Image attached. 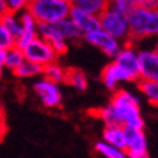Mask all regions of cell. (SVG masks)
I'll return each instance as SVG.
<instances>
[{"instance_id":"cell-26","label":"cell","mask_w":158,"mask_h":158,"mask_svg":"<svg viewBox=\"0 0 158 158\" xmlns=\"http://www.w3.org/2000/svg\"><path fill=\"white\" fill-rule=\"evenodd\" d=\"M97 117L104 123V125L118 124L117 123V115H115V113H114V110H113V107H111L110 103L97 110Z\"/></svg>"},{"instance_id":"cell-27","label":"cell","mask_w":158,"mask_h":158,"mask_svg":"<svg viewBox=\"0 0 158 158\" xmlns=\"http://www.w3.org/2000/svg\"><path fill=\"white\" fill-rule=\"evenodd\" d=\"M110 7H114L128 15V11L134 7V4H132L131 0H110Z\"/></svg>"},{"instance_id":"cell-3","label":"cell","mask_w":158,"mask_h":158,"mask_svg":"<svg viewBox=\"0 0 158 158\" xmlns=\"http://www.w3.org/2000/svg\"><path fill=\"white\" fill-rule=\"evenodd\" d=\"M27 10L40 24H54L70 17L71 0H31Z\"/></svg>"},{"instance_id":"cell-10","label":"cell","mask_w":158,"mask_h":158,"mask_svg":"<svg viewBox=\"0 0 158 158\" xmlns=\"http://www.w3.org/2000/svg\"><path fill=\"white\" fill-rule=\"evenodd\" d=\"M158 81V53L154 47L140 48V81Z\"/></svg>"},{"instance_id":"cell-16","label":"cell","mask_w":158,"mask_h":158,"mask_svg":"<svg viewBox=\"0 0 158 158\" xmlns=\"http://www.w3.org/2000/svg\"><path fill=\"white\" fill-rule=\"evenodd\" d=\"M43 71H44V67L39 66V64H36V63L26 59L13 71V74H15V77L19 78V80H27V78L41 77V76H43Z\"/></svg>"},{"instance_id":"cell-2","label":"cell","mask_w":158,"mask_h":158,"mask_svg":"<svg viewBox=\"0 0 158 158\" xmlns=\"http://www.w3.org/2000/svg\"><path fill=\"white\" fill-rule=\"evenodd\" d=\"M128 22L132 43L158 39V7L135 6L128 11Z\"/></svg>"},{"instance_id":"cell-15","label":"cell","mask_w":158,"mask_h":158,"mask_svg":"<svg viewBox=\"0 0 158 158\" xmlns=\"http://www.w3.org/2000/svg\"><path fill=\"white\" fill-rule=\"evenodd\" d=\"M101 140L113 144V145H115V147H118V148L125 150V141H127L125 127L121 124L104 125L103 134H101Z\"/></svg>"},{"instance_id":"cell-28","label":"cell","mask_w":158,"mask_h":158,"mask_svg":"<svg viewBox=\"0 0 158 158\" xmlns=\"http://www.w3.org/2000/svg\"><path fill=\"white\" fill-rule=\"evenodd\" d=\"M134 7L135 6H145V7H158V0H131Z\"/></svg>"},{"instance_id":"cell-21","label":"cell","mask_w":158,"mask_h":158,"mask_svg":"<svg viewBox=\"0 0 158 158\" xmlns=\"http://www.w3.org/2000/svg\"><path fill=\"white\" fill-rule=\"evenodd\" d=\"M138 90L151 106L158 107V81H138Z\"/></svg>"},{"instance_id":"cell-19","label":"cell","mask_w":158,"mask_h":158,"mask_svg":"<svg viewBox=\"0 0 158 158\" xmlns=\"http://www.w3.org/2000/svg\"><path fill=\"white\" fill-rule=\"evenodd\" d=\"M56 24H57L59 30L61 31L63 36L66 37V40L69 41V43H76V41L83 40V33H81L80 29L74 24V22L70 17L64 19L61 22L56 23Z\"/></svg>"},{"instance_id":"cell-13","label":"cell","mask_w":158,"mask_h":158,"mask_svg":"<svg viewBox=\"0 0 158 158\" xmlns=\"http://www.w3.org/2000/svg\"><path fill=\"white\" fill-rule=\"evenodd\" d=\"M70 19L74 22V24L80 29V31L83 33V36L87 33H91L94 30L101 29V23H100V16L88 13L81 9L73 7L70 13Z\"/></svg>"},{"instance_id":"cell-17","label":"cell","mask_w":158,"mask_h":158,"mask_svg":"<svg viewBox=\"0 0 158 158\" xmlns=\"http://www.w3.org/2000/svg\"><path fill=\"white\" fill-rule=\"evenodd\" d=\"M71 3L73 7L81 9L97 16L101 15L107 7H110V0H71Z\"/></svg>"},{"instance_id":"cell-23","label":"cell","mask_w":158,"mask_h":158,"mask_svg":"<svg viewBox=\"0 0 158 158\" xmlns=\"http://www.w3.org/2000/svg\"><path fill=\"white\" fill-rule=\"evenodd\" d=\"M0 24H3V26L7 27L17 39L20 37V34H22V17H20V13L9 11V13L2 15V22H0Z\"/></svg>"},{"instance_id":"cell-22","label":"cell","mask_w":158,"mask_h":158,"mask_svg":"<svg viewBox=\"0 0 158 158\" xmlns=\"http://www.w3.org/2000/svg\"><path fill=\"white\" fill-rule=\"evenodd\" d=\"M66 83L73 88H76L77 91H85L88 87L87 76L78 69H69Z\"/></svg>"},{"instance_id":"cell-20","label":"cell","mask_w":158,"mask_h":158,"mask_svg":"<svg viewBox=\"0 0 158 158\" xmlns=\"http://www.w3.org/2000/svg\"><path fill=\"white\" fill-rule=\"evenodd\" d=\"M67 74H69V69L61 66L59 61L48 64L47 67H44V71H43L44 77H47L48 80H52V81H56V83H59V84L66 83Z\"/></svg>"},{"instance_id":"cell-12","label":"cell","mask_w":158,"mask_h":158,"mask_svg":"<svg viewBox=\"0 0 158 158\" xmlns=\"http://www.w3.org/2000/svg\"><path fill=\"white\" fill-rule=\"evenodd\" d=\"M20 17H22V34L17 39V46L20 48H24L26 44H29L36 37H39L40 23L37 22L36 17L29 10L22 11Z\"/></svg>"},{"instance_id":"cell-14","label":"cell","mask_w":158,"mask_h":158,"mask_svg":"<svg viewBox=\"0 0 158 158\" xmlns=\"http://www.w3.org/2000/svg\"><path fill=\"white\" fill-rule=\"evenodd\" d=\"M24 60H26L24 52L19 46H15V47H11V48H0V66L3 67V69L10 70L11 73Z\"/></svg>"},{"instance_id":"cell-1","label":"cell","mask_w":158,"mask_h":158,"mask_svg":"<svg viewBox=\"0 0 158 158\" xmlns=\"http://www.w3.org/2000/svg\"><path fill=\"white\" fill-rule=\"evenodd\" d=\"M110 104L117 115V123L130 128H144V118L140 108V98L127 88H118L113 93Z\"/></svg>"},{"instance_id":"cell-6","label":"cell","mask_w":158,"mask_h":158,"mask_svg":"<svg viewBox=\"0 0 158 158\" xmlns=\"http://www.w3.org/2000/svg\"><path fill=\"white\" fill-rule=\"evenodd\" d=\"M33 93L41 106L50 108V110L59 108L63 103V93L60 84L56 81L48 80L44 76L39 77L33 83Z\"/></svg>"},{"instance_id":"cell-8","label":"cell","mask_w":158,"mask_h":158,"mask_svg":"<svg viewBox=\"0 0 158 158\" xmlns=\"http://www.w3.org/2000/svg\"><path fill=\"white\" fill-rule=\"evenodd\" d=\"M83 41H85L87 44L93 46V47L98 48L100 52L104 56H107L110 60H114L118 56V53L121 52V48L124 47L123 41H120L118 39L113 37L111 34H108L107 31H104L103 29L94 30L91 33H87L83 36Z\"/></svg>"},{"instance_id":"cell-5","label":"cell","mask_w":158,"mask_h":158,"mask_svg":"<svg viewBox=\"0 0 158 158\" xmlns=\"http://www.w3.org/2000/svg\"><path fill=\"white\" fill-rule=\"evenodd\" d=\"M100 77H101L103 84L110 91H115L118 88H121L120 85L123 84H131V83L140 81V74L124 67L115 60H111L108 64L104 66Z\"/></svg>"},{"instance_id":"cell-25","label":"cell","mask_w":158,"mask_h":158,"mask_svg":"<svg viewBox=\"0 0 158 158\" xmlns=\"http://www.w3.org/2000/svg\"><path fill=\"white\" fill-rule=\"evenodd\" d=\"M17 46V37L6 26L0 24V48H11Z\"/></svg>"},{"instance_id":"cell-11","label":"cell","mask_w":158,"mask_h":158,"mask_svg":"<svg viewBox=\"0 0 158 158\" xmlns=\"http://www.w3.org/2000/svg\"><path fill=\"white\" fill-rule=\"evenodd\" d=\"M39 36L43 37L44 40H47L56 48V52L60 56L66 54L69 52V46L70 43L66 40V37L61 34L59 30L57 24H40V30H39Z\"/></svg>"},{"instance_id":"cell-24","label":"cell","mask_w":158,"mask_h":158,"mask_svg":"<svg viewBox=\"0 0 158 158\" xmlns=\"http://www.w3.org/2000/svg\"><path fill=\"white\" fill-rule=\"evenodd\" d=\"M30 2L31 0H0V11H2V15L9 13V11L22 13V11L27 10Z\"/></svg>"},{"instance_id":"cell-9","label":"cell","mask_w":158,"mask_h":158,"mask_svg":"<svg viewBox=\"0 0 158 158\" xmlns=\"http://www.w3.org/2000/svg\"><path fill=\"white\" fill-rule=\"evenodd\" d=\"M127 141H125V151L128 158H150L148 154V141L145 137L144 128H130L125 127Z\"/></svg>"},{"instance_id":"cell-29","label":"cell","mask_w":158,"mask_h":158,"mask_svg":"<svg viewBox=\"0 0 158 158\" xmlns=\"http://www.w3.org/2000/svg\"><path fill=\"white\" fill-rule=\"evenodd\" d=\"M152 47H154V50L158 53V39L157 40H154V46H152Z\"/></svg>"},{"instance_id":"cell-18","label":"cell","mask_w":158,"mask_h":158,"mask_svg":"<svg viewBox=\"0 0 158 158\" xmlns=\"http://www.w3.org/2000/svg\"><path fill=\"white\" fill-rule=\"evenodd\" d=\"M94 150L97 154H100L103 158H128L127 151L123 148H118L113 144L107 143L104 140H100L94 144Z\"/></svg>"},{"instance_id":"cell-4","label":"cell","mask_w":158,"mask_h":158,"mask_svg":"<svg viewBox=\"0 0 158 158\" xmlns=\"http://www.w3.org/2000/svg\"><path fill=\"white\" fill-rule=\"evenodd\" d=\"M100 23L104 31L118 39L120 41L123 43L131 41V31H130V22L127 13L120 11L114 7H107L100 15Z\"/></svg>"},{"instance_id":"cell-7","label":"cell","mask_w":158,"mask_h":158,"mask_svg":"<svg viewBox=\"0 0 158 158\" xmlns=\"http://www.w3.org/2000/svg\"><path fill=\"white\" fill-rule=\"evenodd\" d=\"M23 52H24L27 60L36 63L41 67H47L52 63L59 61L60 57V54L56 52V48L40 36L31 40L29 44H26Z\"/></svg>"}]
</instances>
